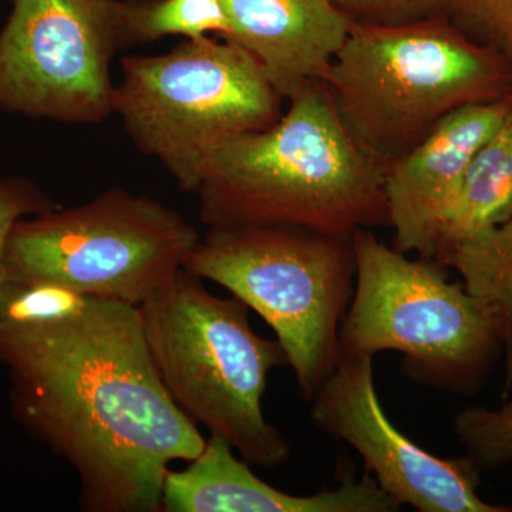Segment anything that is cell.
<instances>
[{
	"instance_id": "5",
	"label": "cell",
	"mask_w": 512,
	"mask_h": 512,
	"mask_svg": "<svg viewBox=\"0 0 512 512\" xmlns=\"http://www.w3.org/2000/svg\"><path fill=\"white\" fill-rule=\"evenodd\" d=\"M356 284L340 326L339 355H403L413 382L456 396L484 389L505 352L500 312L448 279L447 266L412 259L372 229L352 237Z\"/></svg>"
},
{
	"instance_id": "11",
	"label": "cell",
	"mask_w": 512,
	"mask_h": 512,
	"mask_svg": "<svg viewBox=\"0 0 512 512\" xmlns=\"http://www.w3.org/2000/svg\"><path fill=\"white\" fill-rule=\"evenodd\" d=\"M511 96L451 111L412 150L386 165L384 194L394 249L433 259L448 208L474 156L507 117Z\"/></svg>"
},
{
	"instance_id": "8",
	"label": "cell",
	"mask_w": 512,
	"mask_h": 512,
	"mask_svg": "<svg viewBox=\"0 0 512 512\" xmlns=\"http://www.w3.org/2000/svg\"><path fill=\"white\" fill-rule=\"evenodd\" d=\"M200 239L173 208L110 188L86 204L20 220L8 242L6 281L138 308L173 281Z\"/></svg>"
},
{
	"instance_id": "4",
	"label": "cell",
	"mask_w": 512,
	"mask_h": 512,
	"mask_svg": "<svg viewBox=\"0 0 512 512\" xmlns=\"http://www.w3.org/2000/svg\"><path fill=\"white\" fill-rule=\"evenodd\" d=\"M138 312L161 382L188 419L251 466L276 468L291 458L288 439L262 410L269 373L288 365L285 352L252 329L244 302L212 295L183 268Z\"/></svg>"
},
{
	"instance_id": "15",
	"label": "cell",
	"mask_w": 512,
	"mask_h": 512,
	"mask_svg": "<svg viewBox=\"0 0 512 512\" xmlns=\"http://www.w3.org/2000/svg\"><path fill=\"white\" fill-rule=\"evenodd\" d=\"M434 261L456 269L468 292L500 312L505 369L512 363V217L448 248Z\"/></svg>"
},
{
	"instance_id": "14",
	"label": "cell",
	"mask_w": 512,
	"mask_h": 512,
	"mask_svg": "<svg viewBox=\"0 0 512 512\" xmlns=\"http://www.w3.org/2000/svg\"><path fill=\"white\" fill-rule=\"evenodd\" d=\"M511 217L512 106L503 124L471 161L441 224L433 259Z\"/></svg>"
},
{
	"instance_id": "12",
	"label": "cell",
	"mask_w": 512,
	"mask_h": 512,
	"mask_svg": "<svg viewBox=\"0 0 512 512\" xmlns=\"http://www.w3.org/2000/svg\"><path fill=\"white\" fill-rule=\"evenodd\" d=\"M235 456L220 436L205 440L200 456L165 476L161 512H397L402 505L369 473L340 477L336 487L311 495L278 490Z\"/></svg>"
},
{
	"instance_id": "20",
	"label": "cell",
	"mask_w": 512,
	"mask_h": 512,
	"mask_svg": "<svg viewBox=\"0 0 512 512\" xmlns=\"http://www.w3.org/2000/svg\"><path fill=\"white\" fill-rule=\"evenodd\" d=\"M353 23L396 25L436 16L443 0H332Z\"/></svg>"
},
{
	"instance_id": "9",
	"label": "cell",
	"mask_w": 512,
	"mask_h": 512,
	"mask_svg": "<svg viewBox=\"0 0 512 512\" xmlns=\"http://www.w3.org/2000/svg\"><path fill=\"white\" fill-rule=\"evenodd\" d=\"M0 32V109L97 124L113 114L111 63L133 43L130 2L10 0Z\"/></svg>"
},
{
	"instance_id": "3",
	"label": "cell",
	"mask_w": 512,
	"mask_h": 512,
	"mask_svg": "<svg viewBox=\"0 0 512 512\" xmlns=\"http://www.w3.org/2000/svg\"><path fill=\"white\" fill-rule=\"evenodd\" d=\"M512 64L430 18L353 23L323 84L357 144L386 167L451 111L512 94Z\"/></svg>"
},
{
	"instance_id": "2",
	"label": "cell",
	"mask_w": 512,
	"mask_h": 512,
	"mask_svg": "<svg viewBox=\"0 0 512 512\" xmlns=\"http://www.w3.org/2000/svg\"><path fill=\"white\" fill-rule=\"evenodd\" d=\"M274 126L218 148L195 194L208 227L292 225L352 239L389 227L384 171L340 120L325 84L288 101Z\"/></svg>"
},
{
	"instance_id": "7",
	"label": "cell",
	"mask_w": 512,
	"mask_h": 512,
	"mask_svg": "<svg viewBox=\"0 0 512 512\" xmlns=\"http://www.w3.org/2000/svg\"><path fill=\"white\" fill-rule=\"evenodd\" d=\"M284 101L244 47L204 36L163 55L124 57L113 114L144 156L195 192L212 154L274 126Z\"/></svg>"
},
{
	"instance_id": "18",
	"label": "cell",
	"mask_w": 512,
	"mask_h": 512,
	"mask_svg": "<svg viewBox=\"0 0 512 512\" xmlns=\"http://www.w3.org/2000/svg\"><path fill=\"white\" fill-rule=\"evenodd\" d=\"M454 25L512 64V0H443Z\"/></svg>"
},
{
	"instance_id": "13",
	"label": "cell",
	"mask_w": 512,
	"mask_h": 512,
	"mask_svg": "<svg viewBox=\"0 0 512 512\" xmlns=\"http://www.w3.org/2000/svg\"><path fill=\"white\" fill-rule=\"evenodd\" d=\"M224 39L258 60L285 101L322 83L353 22L332 0H222Z\"/></svg>"
},
{
	"instance_id": "1",
	"label": "cell",
	"mask_w": 512,
	"mask_h": 512,
	"mask_svg": "<svg viewBox=\"0 0 512 512\" xmlns=\"http://www.w3.org/2000/svg\"><path fill=\"white\" fill-rule=\"evenodd\" d=\"M26 421L66 458L89 512H161L174 461L205 446L151 359L136 306L84 298L59 318L0 326Z\"/></svg>"
},
{
	"instance_id": "10",
	"label": "cell",
	"mask_w": 512,
	"mask_h": 512,
	"mask_svg": "<svg viewBox=\"0 0 512 512\" xmlns=\"http://www.w3.org/2000/svg\"><path fill=\"white\" fill-rule=\"evenodd\" d=\"M375 356L339 355L312 397L316 429L349 444L366 471L397 504L419 512H512L477 493L481 473L467 456L441 458L394 426L380 403Z\"/></svg>"
},
{
	"instance_id": "19",
	"label": "cell",
	"mask_w": 512,
	"mask_h": 512,
	"mask_svg": "<svg viewBox=\"0 0 512 512\" xmlns=\"http://www.w3.org/2000/svg\"><path fill=\"white\" fill-rule=\"evenodd\" d=\"M52 202L23 178L0 180V289L6 282V251L13 228L32 214L52 210Z\"/></svg>"
},
{
	"instance_id": "6",
	"label": "cell",
	"mask_w": 512,
	"mask_h": 512,
	"mask_svg": "<svg viewBox=\"0 0 512 512\" xmlns=\"http://www.w3.org/2000/svg\"><path fill=\"white\" fill-rule=\"evenodd\" d=\"M184 269L221 285L271 326L299 396L311 402L339 360L356 284L352 239L292 225L211 227Z\"/></svg>"
},
{
	"instance_id": "16",
	"label": "cell",
	"mask_w": 512,
	"mask_h": 512,
	"mask_svg": "<svg viewBox=\"0 0 512 512\" xmlns=\"http://www.w3.org/2000/svg\"><path fill=\"white\" fill-rule=\"evenodd\" d=\"M130 30L133 43L165 36L200 39L211 33L227 36L229 22L222 0H157L131 3Z\"/></svg>"
},
{
	"instance_id": "17",
	"label": "cell",
	"mask_w": 512,
	"mask_h": 512,
	"mask_svg": "<svg viewBox=\"0 0 512 512\" xmlns=\"http://www.w3.org/2000/svg\"><path fill=\"white\" fill-rule=\"evenodd\" d=\"M505 375L500 407L470 406L454 416V437L481 474L512 464V363Z\"/></svg>"
}]
</instances>
